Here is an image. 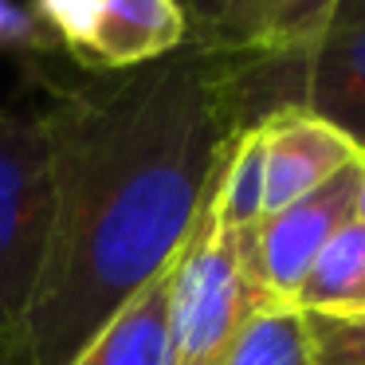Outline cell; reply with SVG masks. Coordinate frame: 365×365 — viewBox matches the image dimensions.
<instances>
[{
    "instance_id": "obj_1",
    "label": "cell",
    "mask_w": 365,
    "mask_h": 365,
    "mask_svg": "<svg viewBox=\"0 0 365 365\" xmlns=\"http://www.w3.org/2000/svg\"><path fill=\"white\" fill-rule=\"evenodd\" d=\"M255 56L189 40L134 71L59 87L51 130L56 220L0 365H71L185 247L232 142L247 126Z\"/></svg>"
},
{
    "instance_id": "obj_2",
    "label": "cell",
    "mask_w": 365,
    "mask_h": 365,
    "mask_svg": "<svg viewBox=\"0 0 365 365\" xmlns=\"http://www.w3.org/2000/svg\"><path fill=\"white\" fill-rule=\"evenodd\" d=\"M267 302L271 299L244 267L240 236L220 228L208 192L173 263V294H169L173 365H224L252 314Z\"/></svg>"
},
{
    "instance_id": "obj_3",
    "label": "cell",
    "mask_w": 365,
    "mask_h": 365,
    "mask_svg": "<svg viewBox=\"0 0 365 365\" xmlns=\"http://www.w3.org/2000/svg\"><path fill=\"white\" fill-rule=\"evenodd\" d=\"M56 220L51 130L0 106V330L24 314Z\"/></svg>"
},
{
    "instance_id": "obj_4",
    "label": "cell",
    "mask_w": 365,
    "mask_h": 365,
    "mask_svg": "<svg viewBox=\"0 0 365 365\" xmlns=\"http://www.w3.org/2000/svg\"><path fill=\"white\" fill-rule=\"evenodd\" d=\"M365 161L341 169L322 189L307 192L302 200L263 216L252 232L240 236V255H244L247 275L259 283V291L271 302H291L302 287L310 263L318 259L334 232L354 220V200L361 185Z\"/></svg>"
},
{
    "instance_id": "obj_5",
    "label": "cell",
    "mask_w": 365,
    "mask_h": 365,
    "mask_svg": "<svg viewBox=\"0 0 365 365\" xmlns=\"http://www.w3.org/2000/svg\"><path fill=\"white\" fill-rule=\"evenodd\" d=\"M299 67V106L365 153V0H334Z\"/></svg>"
},
{
    "instance_id": "obj_6",
    "label": "cell",
    "mask_w": 365,
    "mask_h": 365,
    "mask_svg": "<svg viewBox=\"0 0 365 365\" xmlns=\"http://www.w3.org/2000/svg\"><path fill=\"white\" fill-rule=\"evenodd\" d=\"M267 134V192L263 216L302 200L307 192L322 189L341 169L365 161V153L330 122L314 118L307 106L283 103L259 114Z\"/></svg>"
},
{
    "instance_id": "obj_7",
    "label": "cell",
    "mask_w": 365,
    "mask_h": 365,
    "mask_svg": "<svg viewBox=\"0 0 365 365\" xmlns=\"http://www.w3.org/2000/svg\"><path fill=\"white\" fill-rule=\"evenodd\" d=\"M189 43L181 0H106L95 40L79 59L87 71H134Z\"/></svg>"
},
{
    "instance_id": "obj_8",
    "label": "cell",
    "mask_w": 365,
    "mask_h": 365,
    "mask_svg": "<svg viewBox=\"0 0 365 365\" xmlns=\"http://www.w3.org/2000/svg\"><path fill=\"white\" fill-rule=\"evenodd\" d=\"M330 9L334 0H240L228 20L197 43L255 59H299L326 24Z\"/></svg>"
},
{
    "instance_id": "obj_9",
    "label": "cell",
    "mask_w": 365,
    "mask_h": 365,
    "mask_svg": "<svg viewBox=\"0 0 365 365\" xmlns=\"http://www.w3.org/2000/svg\"><path fill=\"white\" fill-rule=\"evenodd\" d=\"M173 263L158 279H150L79 349V357L71 365H173V330H169Z\"/></svg>"
},
{
    "instance_id": "obj_10",
    "label": "cell",
    "mask_w": 365,
    "mask_h": 365,
    "mask_svg": "<svg viewBox=\"0 0 365 365\" xmlns=\"http://www.w3.org/2000/svg\"><path fill=\"white\" fill-rule=\"evenodd\" d=\"M291 307L302 314H334V310L365 307V224L349 220L310 263Z\"/></svg>"
},
{
    "instance_id": "obj_11",
    "label": "cell",
    "mask_w": 365,
    "mask_h": 365,
    "mask_svg": "<svg viewBox=\"0 0 365 365\" xmlns=\"http://www.w3.org/2000/svg\"><path fill=\"white\" fill-rule=\"evenodd\" d=\"M263 192H267V134H263V122L255 118L232 142L212 185V212L220 228L236 236L252 232L263 220Z\"/></svg>"
},
{
    "instance_id": "obj_12",
    "label": "cell",
    "mask_w": 365,
    "mask_h": 365,
    "mask_svg": "<svg viewBox=\"0 0 365 365\" xmlns=\"http://www.w3.org/2000/svg\"><path fill=\"white\" fill-rule=\"evenodd\" d=\"M224 365H314L307 314L291 302L259 307Z\"/></svg>"
},
{
    "instance_id": "obj_13",
    "label": "cell",
    "mask_w": 365,
    "mask_h": 365,
    "mask_svg": "<svg viewBox=\"0 0 365 365\" xmlns=\"http://www.w3.org/2000/svg\"><path fill=\"white\" fill-rule=\"evenodd\" d=\"M314 365H365V307L307 314Z\"/></svg>"
},
{
    "instance_id": "obj_14",
    "label": "cell",
    "mask_w": 365,
    "mask_h": 365,
    "mask_svg": "<svg viewBox=\"0 0 365 365\" xmlns=\"http://www.w3.org/2000/svg\"><path fill=\"white\" fill-rule=\"evenodd\" d=\"M103 4L106 0H36L32 12L48 24V32L59 40V48H67L75 59H83L91 40H95Z\"/></svg>"
},
{
    "instance_id": "obj_15",
    "label": "cell",
    "mask_w": 365,
    "mask_h": 365,
    "mask_svg": "<svg viewBox=\"0 0 365 365\" xmlns=\"http://www.w3.org/2000/svg\"><path fill=\"white\" fill-rule=\"evenodd\" d=\"M59 40L48 32L40 16L16 0H0V51L9 56H43L56 51Z\"/></svg>"
},
{
    "instance_id": "obj_16",
    "label": "cell",
    "mask_w": 365,
    "mask_h": 365,
    "mask_svg": "<svg viewBox=\"0 0 365 365\" xmlns=\"http://www.w3.org/2000/svg\"><path fill=\"white\" fill-rule=\"evenodd\" d=\"M236 4L240 0H181L185 20H189V40H208Z\"/></svg>"
},
{
    "instance_id": "obj_17",
    "label": "cell",
    "mask_w": 365,
    "mask_h": 365,
    "mask_svg": "<svg viewBox=\"0 0 365 365\" xmlns=\"http://www.w3.org/2000/svg\"><path fill=\"white\" fill-rule=\"evenodd\" d=\"M354 220L365 224V169H361V185H357V200H354Z\"/></svg>"
}]
</instances>
